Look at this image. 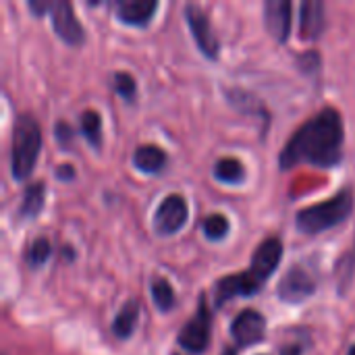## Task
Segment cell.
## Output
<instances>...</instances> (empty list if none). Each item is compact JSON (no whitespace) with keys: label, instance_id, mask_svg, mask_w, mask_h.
<instances>
[{"label":"cell","instance_id":"ffe728a7","mask_svg":"<svg viewBox=\"0 0 355 355\" xmlns=\"http://www.w3.org/2000/svg\"><path fill=\"white\" fill-rule=\"evenodd\" d=\"M150 293H152L154 306L160 312H171L175 308V304H177L175 289H173V285L166 279H154L150 283Z\"/></svg>","mask_w":355,"mask_h":355},{"label":"cell","instance_id":"ac0fdd59","mask_svg":"<svg viewBox=\"0 0 355 355\" xmlns=\"http://www.w3.org/2000/svg\"><path fill=\"white\" fill-rule=\"evenodd\" d=\"M214 177L220 183H229V185H239L245 181V166L241 160L237 158H220L214 164Z\"/></svg>","mask_w":355,"mask_h":355},{"label":"cell","instance_id":"277c9868","mask_svg":"<svg viewBox=\"0 0 355 355\" xmlns=\"http://www.w3.org/2000/svg\"><path fill=\"white\" fill-rule=\"evenodd\" d=\"M210 331H212V312L208 308L206 295H200L198 310L193 318L179 331L177 343L189 354H204L210 345Z\"/></svg>","mask_w":355,"mask_h":355},{"label":"cell","instance_id":"cb8c5ba5","mask_svg":"<svg viewBox=\"0 0 355 355\" xmlns=\"http://www.w3.org/2000/svg\"><path fill=\"white\" fill-rule=\"evenodd\" d=\"M112 89H114L121 98H125V100H133L137 85H135V79H133L129 73H125V71H116V73L112 75Z\"/></svg>","mask_w":355,"mask_h":355},{"label":"cell","instance_id":"8fae6325","mask_svg":"<svg viewBox=\"0 0 355 355\" xmlns=\"http://www.w3.org/2000/svg\"><path fill=\"white\" fill-rule=\"evenodd\" d=\"M266 318L258 310H243L231 324V337L239 347L256 345L264 339Z\"/></svg>","mask_w":355,"mask_h":355},{"label":"cell","instance_id":"30bf717a","mask_svg":"<svg viewBox=\"0 0 355 355\" xmlns=\"http://www.w3.org/2000/svg\"><path fill=\"white\" fill-rule=\"evenodd\" d=\"M281 258H283V243L277 237H268L256 248V252L252 256V264L248 270L260 283H264L266 279H270L275 275V270L281 264Z\"/></svg>","mask_w":355,"mask_h":355},{"label":"cell","instance_id":"5bb4252c","mask_svg":"<svg viewBox=\"0 0 355 355\" xmlns=\"http://www.w3.org/2000/svg\"><path fill=\"white\" fill-rule=\"evenodd\" d=\"M327 27L324 4L320 0H306L300 6V37L302 40H318Z\"/></svg>","mask_w":355,"mask_h":355},{"label":"cell","instance_id":"8992f818","mask_svg":"<svg viewBox=\"0 0 355 355\" xmlns=\"http://www.w3.org/2000/svg\"><path fill=\"white\" fill-rule=\"evenodd\" d=\"M185 21L191 29V35L200 48V52L210 58V60H216L218 58V52H220V44L212 31V25H210V17L208 12L198 6V4H187L185 6Z\"/></svg>","mask_w":355,"mask_h":355},{"label":"cell","instance_id":"4dcf8cb0","mask_svg":"<svg viewBox=\"0 0 355 355\" xmlns=\"http://www.w3.org/2000/svg\"><path fill=\"white\" fill-rule=\"evenodd\" d=\"M347 355H355V345H352V347H349V352H347Z\"/></svg>","mask_w":355,"mask_h":355},{"label":"cell","instance_id":"f1b7e54d","mask_svg":"<svg viewBox=\"0 0 355 355\" xmlns=\"http://www.w3.org/2000/svg\"><path fill=\"white\" fill-rule=\"evenodd\" d=\"M304 354V347L302 345H285L281 347V355H302Z\"/></svg>","mask_w":355,"mask_h":355},{"label":"cell","instance_id":"52a82bcc","mask_svg":"<svg viewBox=\"0 0 355 355\" xmlns=\"http://www.w3.org/2000/svg\"><path fill=\"white\" fill-rule=\"evenodd\" d=\"M50 19H52V29L54 33L69 46H81L85 40V29L75 17L73 4L67 0H54L50 2Z\"/></svg>","mask_w":355,"mask_h":355},{"label":"cell","instance_id":"d4e9b609","mask_svg":"<svg viewBox=\"0 0 355 355\" xmlns=\"http://www.w3.org/2000/svg\"><path fill=\"white\" fill-rule=\"evenodd\" d=\"M318 67H320V54H318L316 50H308V52H304V54L297 58V69H300L302 73L312 75V73L318 71Z\"/></svg>","mask_w":355,"mask_h":355},{"label":"cell","instance_id":"1f68e13d","mask_svg":"<svg viewBox=\"0 0 355 355\" xmlns=\"http://www.w3.org/2000/svg\"><path fill=\"white\" fill-rule=\"evenodd\" d=\"M171 355H179V354H171Z\"/></svg>","mask_w":355,"mask_h":355},{"label":"cell","instance_id":"d6986e66","mask_svg":"<svg viewBox=\"0 0 355 355\" xmlns=\"http://www.w3.org/2000/svg\"><path fill=\"white\" fill-rule=\"evenodd\" d=\"M227 98H229V102H231L235 108H239L241 112L260 114V119H262V121H268V112H266V108L260 104V100H258L254 94H248V92H243V89L233 87V89H227Z\"/></svg>","mask_w":355,"mask_h":355},{"label":"cell","instance_id":"83f0119b","mask_svg":"<svg viewBox=\"0 0 355 355\" xmlns=\"http://www.w3.org/2000/svg\"><path fill=\"white\" fill-rule=\"evenodd\" d=\"M56 179H60V181H73L75 179V168L71 164H58L56 166Z\"/></svg>","mask_w":355,"mask_h":355},{"label":"cell","instance_id":"7c38bea8","mask_svg":"<svg viewBox=\"0 0 355 355\" xmlns=\"http://www.w3.org/2000/svg\"><path fill=\"white\" fill-rule=\"evenodd\" d=\"M291 10H293V6L287 0H268L264 4L266 29L281 44L287 42V37L291 33Z\"/></svg>","mask_w":355,"mask_h":355},{"label":"cell","instance_id":"ba28073f","mask_svg":"<svg viewBox=\"0 0 355 355\" xmlns=\"http://www.w3.org/2000/svg\"><path fill=\"white\" fill-rule=\"evenodd\" d=\"M262 285L264 283H260L250 270L223 277L214 285V297H216L214 300V306L216 308H223L233 297H250V295H256L262 289Z\"/></svg>","mask_w":355,"mask_h":355},{"label":"cell","instance_id":"4fadbf2b","mask_svg":"<svg viewBox=\"0 0 355 355\" xmlns=\"http://www.w3.org/2000/svg\"><path fill=\"white\" fill-rule=\"evenodd\" d=\"M156 10H158L156 0H116L114 2L116 19L133 27H146L152 21Z\"/></svg>","mask_w":355,"mask_h":355},{"label":"cell","instance_id":"7402d4cb","mask_svg":"<svg viewBox=\"0 0 355 355\" xmlns=\"http://www.w3.org/2000/svg\"><path fill=\"white\" fill-rule=\"evenodd\" d=\"M229 229H231V225H229L227 216H223V214H210L202 220V231L210 241L225 239L229 235Z\"/></svg>","mask_w":355,"mask_h":355},{"label":"cell","instance_id":"3957f363","mask_svg":"<svg viewBox=\"0 0 355 355\" xmlns=\"http://www.w3.org/2000/svg\"><path fill=\"white\" fill-rule=\"evenodd\" d=\"M42 150V129L31 114H19L12 127L10 173L15 181H25L37 162Z\"/></svg>","mask_w":355,"mask_h":355},{"label":"cell","instance_id":"603a6c76","mask_svg":"<svg viewBox=\"0 0 355 355\" xmlns=\"http://www.w3.org/2000/svg\"><path fill=\"white\" fill-rule=\"evenodd\" d=\"M50 254H52L50 241L46 237H37V239L31 241V245H29V250L25 254V260H27V264L31 268H40V266H44L48 262Z\"/></svg>","mask_w":355,"mask_h":355},{"label":"cell","instance_id":"4316f807","mask_svg":"<svg viewBox=\"0 0 355 355\" xmlns=\"http://www.w3.org/2000/svg\"><path fill=\"white\" fill-rule=\"evenodd\" d=\"M355 264V245L352 248V258L349 260H341V264H339V272H341V291H343V287L347 285V281L352 279V275H354V266Z\"/></svg>","mask_w":355,"mask_h":355},{"label":"cell","instance_id":"484cf974","mask_svg":"<svg viewBox=\"0 0 355 355\" xmlns=\"http://www.w3.org/2000/svg\"><path fill=\"white\" fill-rule=\"evenodd\" d=\"M73 137H75V133H73V127H71L69 123L58 121V123L54 125V139H56L62 148H71V146H73Z\"/></svg>","mask_w":355,"mask_h":355},{"label":"cell","instance_id":"9c48e42d","mask_svg":"<svg viewBox=\"0 0 355 355\" xmlns=\"http://www.w3.org/2000/svg\"><path fill=\"white\" fill-rule=\"evenodd\" d=\"M316 291V281L314 277L300 264L291 266L283 281L279 283V297L281 302H287V304H300V302H306L312 293Z\"/></svg>","mask_w":355,"mask_h":355},{"label":"cell","instance_id":"7a4b0ae2","mask_svg":"<svg viewBox=\"0 0 355 355\" xmlns=\"http://www.w3.org/2000/svg\"><path fill=\"white\" fill-rule=\"evenodd\" d=\"M352 210H354V191L347 187L320 204L300 210L295 214V227L304 235H320L327 229H333L345 223Z\"/></svg>","mask_w":355,"mask_h":355},{"label":"cell","instance_id":"6da1fadb","mask_svg":"<svg viewBox=\"0 0 355 355\" xmlns=\"http://www.w3.org/2000/svg\"><path fill=\"white\" fill-rule=\"evenodd\" d=\"M343 141L345 129L341 112L327 106L295 129L281 150L279 166L281 171H291L300 164L335 168L343 160Z\"/></svg>","mask_w":355,"mask_h":355},{"label":"cell","instance_id":"e0dca14e","mask_svg":"<svg viewBox=\"0 0 355 355\" xmlns=\"http://www.w3.org/2000/svg\"><path fill=\"white\" fill-rule=\"evenodd\" d=\"M137 320H139V302L127 300L112 320V335L116 339H123V341L129 339L137 327Z\"/></svg>","mask_w":355,"mask_h":355},{"label":"cell","instance_id":"5b68a950","mask_svg":"<svg viewBox=\"0 0 355 355\" xmlns=\"http://www.w3.org/2000/svg\"><path fill=\"white\" fill-rule=\"evenodd\" d=\"M187 216H189V208H187L185 198L179 193H171L156 208L154 218H152V229L156 231V235H162V237L175 235L185 227Z\"/></svg>","mask_w":355,"mask_h":355},{"label":"cell","instance_id":"2e32d148","mask_svg":"<svg viewBox=\"0 0 355 355\" xmlns=\"http://www.w3.org/2000/svg\"><path fill=\"white\" fill-rule=\"evenodd\" d=\"M133 166L141 173H160L166 164V152L154 144L150 146H139L135 152H133Z\"/></svg>","mask_w":355,"mask_h":355},{"label":"cell","instance_id":"9a60e30c","mask_svg":"<svg viewBox=\"0 0 355 355\" xmlns=\"http://www.w3.org/2000/svg\"><path fill=\"white\" fill-rule=\"evenodd\" d=\"M44 202H46V185L42 181L29 183L25 187V191H23V200H21V206L17 210L19 220H31V218H35L42 212Z\"/></svg>","mask_w":355,"mask_h":355},{"label":"cell","instance_id":"f546056e","mask_svg":"<svg viewBox=\"0 0 355 355\" xmlns=\"http://www.w3.org/2000/svg\"><path fill=\"white\" fill-rule=\"evenodd\" d=\"M239 354V349L237 347H225V352H223V355H237Z\"/></svg>","mask_w":355,"mask_h":355},{"label":"cell","instance_id":"44dd1931","mask_svg":"<svg viewBox=\"0 0 355 355\" xmlns=\"http://www.w3.org/2000/svg\"><path fill=\"white\" fill-rule=\"evenodd\" d=\"M79 127H81V135L87 139V144L94 148H100V144H102V119H100V114L92 108L83 110L81 119H79Z\"/></svg>","mask_w":355,"mask_h":355}]
</instances>
